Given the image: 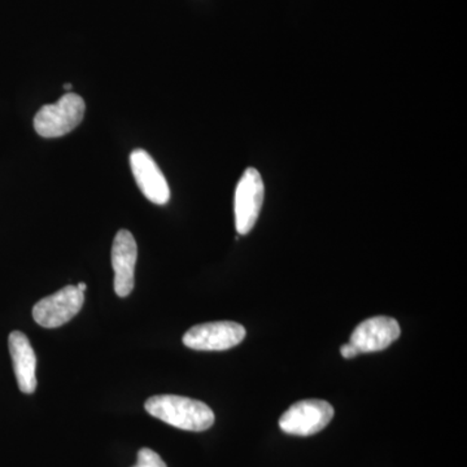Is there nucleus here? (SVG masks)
<instances>
[{
    "label": "nucleus",
    "instance_id": "1",
    "mask_svg": "<svg viewBox=\"0 0 467 467\" xmlns=\"http://www.w3.org/2000/svg\"><path fill=\"white\" fill-rule=\"evenodd\" d=\"M144 408L150 416L186 431H205L214 423L213 410L207 404L183 396H153Z\"/></svg>",
    "mask_w": 467,
    "mask_h": 467
},
{
    "label": "nucleus",
    "instance_id": "2",
    "mask_svg": "<svg viewBox=\"0 0 467 467\" xmlns=\"http://www.w3.org/2000/svg\"><path fill=\"white\" fill-rule=\"evenodd\" d=\"M86 112L85 100L67 92L57 103L43 106L34 117V129L42 138H60L81 124Z\"/></svg>",
    "mask_w": 467,
    "mask_h": 467
},
{
    "label": "nucleus",
    "instance_id": "3",
    "mask_svg": "<svg viewBox=\"0 0 467 467\" xmlns=\"http://www.w3.org/2000/svg\"><path fill=\"white\" fill-rule=\"evenodd\" d=\"M264 195H265V186L260 171L254 168H248L236 186L235 198H234L235 227L236 232L241 235H247L256 225L261 208H263Z\"/></svg>",
    "mask_w": 467,
    "mask_h": 467
},
{
    "label": "nucleus",
    "instance_id": "4",
    "mask_svg": "<svg viewBox=\"0 0 467 467\" xmlns=\"http://www.w3.org/2000/svg\"><path fill=\"white\" fill-rule=\"evenodd\" d=\"M334 417V408L327 401L303 400L292 405L279 420V427L288 435L310 436L322 431Z\"/></svg>",
    "mask_w": 467,
    "mask_h": 467
},
{
    "label": "nucleus",
    "instance_id": "5",
    "mask_svg": "<svg viewBox=\"0 0 467 467\" xmlns=\"http://www.w3.org/2000/svg\"><path fill=\"white\" fill-rule=\"evenodd\" d=\"M84 301V294L76 285H67L36 304L34 321L46 328L60 327L78 315Z\"/></svg>",
    "mask_w": 467,
    "mask_h": 467
},
{
    "label": "nucleus",
    "instance_id": "6",
    "mask_svg": "<svg viewBox=\"0 0 467 467\" xmlns=\"http://www.w3.org/2000/svg\"><path fill=\"white\" fill-rule=\"evenodd\" d=\"M245 334L236 322H208L190 328L183 335V344L195 350H227L242 343Z\"/></svg>",
    "mask_w": 467,
    "mask_h": 467
},
{
    "label": "nucleus",
    "instance_id": "7",
    "mask_svg": "<svg viewBox=\"0 0 467 467\" xmlns=\"http://www.w3.org/2000/svg\"><path fill=\"white\" fill-rule=\"evenodd\" d=\"M130 168L135 182L150 202L165 205L171 201V189L161 169L144 150H135L130 155Z\"/></svg>",
    "mask_w": 467,
    "mask_h": 467
},
{
    "label": "nucleus",
    "instance_id": "8",
    "mask_svg": "<svg viewBox=\"0 0 467 467\" xmlns=\"http://www.w3.org/2000/svg\"><path fill=\"white\" fill-rule=\"evenodd\" d=\"M137 259L138 247L133 234L128 230H119L112 245V266L115 272L117 296L126 297L133 291Z\"/></svg>",
    "mask_w": 467,
    "mask_h": 467
},
{
    "label": "nucleus",
    "instance_id": "9",
    "mask_svg": "<svg viewBox=\"0 0 467 467\" xmlns=\"http://www.w3.org/2000/svg\"><path fill=\"white\" fill-rule=\"evenodd\" d=\"M400 334V325L395 318L379 316L361 322L353 331L350 343L359 353L379 352L389 348Z\"/></svg>",
    "mask_w": 467,
    "mask_h": 467
},
{
    "label": "nucleus",
    "instance_id": "10",
    "mask_svg": "<svg viewBox=\"0 0 467 467\" xmlns=\"http://www.w3.org/2000/svg\"><path fill=\"white\" fill-rule=\"evenodd\" d=\"M9 353L14 362L18 389L30 395L36 389V358L32 344L24 333L14 331L8 337Z\"/></svg>",
    "mask_w": 467,
    "mask_h": 467
},
{
    "label": "nucleus",
    "instance_id": "11",
    "mask_svg": "<svg viewBox=\"0 0 467 467\" xmlns=\"http://www.w3.org/2000/svg\"><path fill=\"white\" fill-rule=\"evenodd\" d=\"M133 467H168L156 451L150 448H142L138 451L137 465Z\"/></svg>",
    "mask_w": 467,
    "mask_h": 467
},
{
    "label": "nucleus",
    "instance_id": "12",
    "mask_svg": "<svg viewBox=\"0 0 467 467\" xmlns=\"http://www.w3.org/2000/svg\"><path fill=\"white\" fill-rule=\"evenodd\" d=\"M340 353H342L344 358H353L359 355L358 349L350 342L344 344L342 348H340Z\"/></svg>",
    "mask_w": 467,
    "mask_h": 467
},
{
    "label": "nucleus",
    "instance_id": "13",
    "mask_svg": "<svg viewBox=\"0 0 467 467\" xmlns=\"http://www.w3.org/2000/svg\"><path fill=\"white\" fill-rule=\"evenodd\" d=\"M77 288H78V290L81 291L82 294H85V291L88 290V285H86V284H78V285H77Z\"/></svg>",
    "mask_w": 467,
    "mask_h": 467
},
{
    "label": "nucleus",
    "instance_id": "14",
    "mask_svg": "<svg viewBox=\"0 0 467 467\" xmlns=\"http://www.w3.org/2000/svg\"><path fill=\"white\" fill-rule=\"evenodd\" d=\"M64 88V90H67V92H70V90H72V85L70 84H66L63 86Z\"/></svg>",
    "mask_w": 467,
    "mask_h": 467
}]
</instances>
